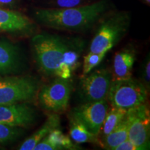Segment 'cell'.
Here are the masks:
<instances>
[{
	"label": "cell",
	"mask_w": 150,
	"mask_h": 150,
	"mask_svg": "<svg viewBox=\"0 0 150 150\" xmlns=\"http://www.w3.org/2000/svg\"><path fill=\"white\" fill-rule=\"evenodd\" d=\"M144 1H145V2L146 3V4H147L148 5H149V4H150V0H143Z\"/></svg>",
	"instance_id": "25"
},
{
	"label": "cell",
	"mask_w": 150,
	"mask_h": 150,
	"mask_svg": "<svg viewBox=\"0 0 150 150\" xmlns=\"http://www.w3.org/2000/svg\"><path fill=\"white\" fill-rule=\"evenodd\" d=\"M72 83L70 79L56 77L43 86L38 92V104L42 110L51 113H61L68 107Z\"/></svg>",
	"instance_id": "6"
},
{
	"label": "cell",
	"mask_w": 150,
	"mask_h": 150,
	"mask_svg": "<svg viewBox=\"0 0 150 150\" xmlns=\"http://www.w3.org/2000/svg\"><path fill=\"white\" fill-rule=\"evenodd\" d=\"M24 59L20 48L10 41L0 39V75H12L21 71Z\"/></svg>",
	"instance_id": "11"
},
{
	"label": "cell",
	"mask_w": 150,
	"mask_h": 150,
	"mask_svg": "<svg viewBox=\"0 0 150 150\" xmlns=\"http://www.w3.org/2000/svg\"><path fill=\"white\" fill-rule=\"evenodd\" d=\"M112 80L111 72L102 68L83 76L78 86V95L83 103L107 99Z\"/></svg>",
	"instance_id": "7"
},
{
	"label": "cell",
	"mask_w": 150,
	"mask_h": 150,
	"mask_svg": "<svg viewBox=\"0 0 150 150\" xmlns=\"http://www.w3.org/2000/svg\"><path fill=\"white\" fill-rule=\"evenodd\" d=\"M147 91L141 81L132 76L112 79L107 99L112 107L129 110L145 103Z\"/></svg>",
	"instance_id": "4"
},
{
	"label": "cell",
	"mask_w": 150,
	"mask_h": 150,
	"mask_svg": "<svg viewBox=\"0 0 150 150\" xmlns=\"http://www.w3.org/2000/svg\"><path fill=\"white\" fill-rule=\"evenodd\" d=\"M109 4L110 0H99L73 8H39L35 10L34 17L39 23L51 29L82 31L102 18Z\"/></svg>",
	"instance_id": "1"
},
{
	"label": "cell",
	"mask_w": 150,
	"mask_h": 150,
	"mask_svg": "<svg viewBox=\"0 0 150 150\" xmlns=\"http://www.w3.org/2000/svg\"><path fill=\"white\" fill-rule=\"evenodd\" d=\"M38 90V81L32 76L0 75V105L28 102Z\"/></svg>",
	"instance_id": "5"
},
{
	"label": "cell",
	"mask_w": 150,
	"mask_h": 150,
	"mask_svg": "<svg viewBox=\"0 0 150 150\" xmlns=\"http://www.w3.org/2000/svg\"><path fill=\"white\" fill-rule=\"evenodd\" d=\"M0 31H1V30H0Z\"/></svg>",
	"instance_id": "26"
},
{
	"label": "cell",
	"mask_w": 150,
	"mask_h": 150,
	"mask_svg": "<svg viewBox=\"0 0 150 150\" xmlns=\"http://www.w3.org/2000/svg\"><path fill=\"white\" fill-rule=\"evenodd\" d=\"M128 13L120 11L108 15L99 24L90 45V52L107 53L125 36L130 26Z\"/></svg>",
	"instance_id": "3"
},
{
	"label": "cell",
	"mask_w": 150,
	"mask_h": 150,
	"mask_svg": "<svg viewBox=\"0 0 150 150\" xmlns=\"http://www.w3.org/2000/svg\"><path fill=\"white\" fill-rule=\"evenodd\" d=\"M129 122L130 119L127 112L126 115L115 128L103 138L102 147L106 149L114 150L120 143L127 140L128 138Z\"/></svg>",
	"instance_id": "15"
},
{
	"label": "cell",
	"mask_w": 150,
	"mask_h": 150,
	"mask_svg": "<svg viewBox=\"0 0 150 150\" xmlns=\"http://www.w3.org/2000/svg\"><path fill=\"white\" fill-rule=\"evenodd\" d=\"M70 39L59 35L42 33L31 40L33 56L41 72L47 76L70 79L72 72L66 63Z\"/></svg>",
	"instance_id": "2"
},
{
	"label": "cell",
	"mask_w": 150,
	"mask_h": 150,
	"mask_svg": "<svg viewBox=\"0 0 150 150\" xmlns=\"http://www.w3.org/2000/svg\"><path fill=\"white\" fill-rule=\"evenodd\" d=\"M34 24L30 19L12 9L0 8V30L14 33H31Z\"/></svg>",
	"instance_id": "12"
},
{
	"label": "cell",
	"mask_w": 150,
	"mask_h": 150,
	"mask_svg": "<svg viewBox=\"0 0 150 150\" xmlns=\"http://www.w3.org/2000/svg\"><path fill=\"white\" fill-rule=\"evenodd\" d=\"M37 111L27 102L0 105V123L13 127H29L37 120Z\"/></svg>",
	"instance_id": "10"
},
{
	"label": "cell",
	"mask_w": 150,
	"mask_h": 150,
	"mask_svg": "<svg viewBox=\"0 0 150 150\" xmlns=\"http://www.w3.org/2000/svg\"><path fill=\"white\" fill-rule=\"evenodd\" d=\"M142 77H143L145 85L149 87L150 82V59L149 54H148V57L146 59L145 65L143 67V72H142Z\"/></svg>",
	"instance_id": "22"
},
{
	"label": "cell",
	"mask_w": 150,
	"mask_h": 150,
	"mask_svg": "<svg viewBox=\"0 0 150 150\" xmlns=\"http://www.w3.org/2000/svg\"><path fill=\"white\" fill-rule=\"evenodd\" d=\"M106 53H93L89 52L84 56L83 63V74L86 76L91 72L95 67H96L104 59Z\"/></svg>",
	"instance_id": "20"
},
{
	"label": "cell",
	"mask_w": 150,
	"mask_h": 150,
	"mask_svg": "<svg viewBox=\"0 0 150 150\" xmlns=\"http://www.w3.org/2000/svg\"><path fill=\"white\" fill-rule=\"evenodd\" d=\"M114 150H138L137 147L128 138L120 143Z\"/></svg>",
	"instance_id": "24"
},
{
	"label": "cell",
	"mask_w": 150,
	"mask_h": 150,
	"mask_svg": "<svg viewBox=\"0 0 150 150\" xmlns=\"http://www.w3.org/2000/svg\"><path fill=\"white\" fill-rule=\"evenodd\" d=\"M61 120L57 113H52L49 115L45 123L35 132L27 138L20 146V150H33L35 146L47 136L54 129L59 128Z\"/></svg>",
	"instance_id": "14"
},
{
	"label": "cell",
	"mask_w": 150,
	"mask_h": 150,
	"mask_svg": "<svg viewBox=\"0 0 150 150\" xmlns=\"http://www.w3.org/2000/svg\"><path fill=\"white\" fill-rule=\"evenodd\" d=\"M23 134L22 127L0 123V143H7L18 139Z\"/></svg>",
	"instance_id": "19"
},
{
	"label": "cell",
	"mask_w": 150,
	"mask_h": 150,
	"mask_svg": "<svg viewBox=\"0 0 150 150\" xmlns=\"http://www.w3.org/2000/svg\"><path fill=\"white\" fill-rule=\"evenodd\" d=\"M70 135L73 141L76 143L95 144L102 147V140L99 139L98 136L93 134L77 119L70 115Z\"/></svg>",
	"instance_id": "16"
},
{
	"label": "cell",
	"mask_w": 150,
	"mask_h": 150,
	"mask_svg": "<svg viewBox=\"0 0 150 150\" xmlns=\"http://www.w3.org/2000/svg\"><path fill=\"white\" fill-rule=\"evenodd\" d=\"M136 61V52L131 48L124 49L115 54L113 59L112 79L129 78Z\"/></svg>",
	"instance_id": "13"
},
{
	"label": "cell",
	"mask_w": 150,
	"mask_h": 150,
	"mask_svg": "<svg viewBox=\"0 0 150 150\" xmlns=\"http://www.w3.org/2000/svg\"><path fill=\"white\" fill-rule=\"evenodd\" d=\"M46 138L51 143L56 146L57 150L79 149L78 146L73 144L70 137L65 135L59 128L52 131Z\"/></svg>",
	"instance_id": "18"
},
{
	"label": "cell",
	"mask_w": 150,
	"mask_h": 150,
	"mask_svg": "<svg viewBox=\"0 0 150 150\" xmlns=\"http://www.w3.org/2000/svg\"><path fill=\"white\" fill-rule=\"evenodd\" d=\"M90 0H52L51 4L52 8H67L77 7L79 6L87 4Z\"/></svg>",
	"instance_id": "21"
},
{
	"label": "cell",
	"mask_w": 150,
	"mask_h": 150,
	"mask_svg": "<svg viewBox=\"0 0 150 150\" xmlns=\"http://www.w3.org/2000/svg\"><path fill=\"white\" fill-rule=\"evenodd\" d=\"M130 119L128 139L138 150L149 149L150 112L145 103L127 110Z\"/></svg>",
	"instance_id": "8"
},
{
	"label": "cell",
	"mask_w": 150,
	"mask_h": 150,
	"mask_svg": "<svg viewBox=\"0 0 150 150\" xmlns=\"http://www.w3.org/2000/svg\"><path fill=\"white\" fill-rule=\"evenodd\" d=\"M108 110L107 99L87 102L74 108L71 116L77 119L93 134H100L103 122Z\"/></svg>",
	"instance_id": "9"
},
{
	"label": "cell",
	"mask_w": 150,
	"mask_h": 150,
	"mask_svg": "<svg viewBox=\"0 0 150 150\" xmlns=\"http://www.w3.org/2000/svg\"><path fill=\"white\" fill-rule=\"evenodd\" d=\"M127 110L121 108H116L111 106L108 108L107 113L103 122L100 133H102V139L115 128V127L122 121L126 115Z\"/></svg>",
	"instance_id": "17"
},
{
	"label": "cell",
	"mask_w": 150,
	"mask_h": 150,
	"mask_svg": "<svg viewBox=\"0 0 150 150\" xmlns=\"http://www.w3.org/2000/svg\"><path fill=\"white\" fill-rule=\"evenodd\" d=\"M20 4V0H0V8L6 9H12L18 6Z\"/></svg>",
	"instance_id": "23"
}]
</instances>
